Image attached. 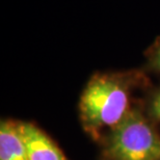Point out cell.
<instances>
[{"mask_svg": "<svg viewBox=\"0 0 160 160\" xmlns=\"http://www.w3.org/2000/svg\"><path fill=\"white\" fill-rule=\"evenodd\" d=\"M139 73H97L89 79L79 101L80 118L86 129L98 132L117 127L131 110V96L142 85Z\"/></svg>", "mask_w": 160, "mask_h": 160, "instance_id": "6da1fadb", "label": "cell"}, {"mask_svg": "<svg viewBox=\"0 0 160 160\" xmlns=\"http://www.w3.org/2000/svg\"><path fill=\"white\" fill-rule=\"evenodd\" d=\"M107 156L110 160H160V137L139 111L131 109L112 129Z\"/></svg>", "mask_w": 160, "mask_h": 160, "instance_id": "7a4b0ae2", "label": "cell"}, {"mask_svg": "<svg viewBox=\"0 0 160 160\" xmlns=\"http://www.w3.org/2000/svg\"><path fill=\"white\" fill-rule=\"evenodd\" d=\"M19 129L30 160H68L43 131L30 123H19Z\"/></svg>", "mask_w": 160, "mask_h": 160, "instance_id": "3957f363", "label": "cell"}, {"mask_svg": "<svg viewBox=\"0 0 160 160\" xmlns=\"http://www.w3.org/2000/svg\"><path fill=\"white\" fill-rule=\"evenodd\" d=\"M0 160H30L19 123L5 121L0 127Z\"/></svg>", "mask_w": 160, "mask_h": 160, "instance_id": "277c9868", "label": "cell"}, {"mask_svg": "<svg viewBox=\"0 0 160 160\" xmlns=\"http://www.w3.org/2000/svg\"><path fill=\"white\" fill-rule=\"evenodd\" d=\"M146 56L150 68L160 73V36L156 38L155 41L147 49Z\"/></svg>", "mask_w": 160, "mask_h": 160, "instance_id": "5b68a950", "label": "cell"}, {"mask_svg": "<svg viewBox=\"0 0 160 160\" xmlns=\"http://www.w3.org/2000/svg\"><path fill=\"white\" fill-rule=\"evenodd\" d=\"M151 110L153 114L160 120V88L157 89L151 97Z\"/></svg>", "mask_w": 160, "mask_h": 160, "instance_id": "8992f818", "label": "cell"}]
</instances>
